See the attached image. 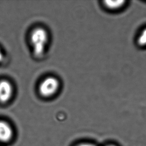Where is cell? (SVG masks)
<instances>
[{"label":"cell","instance_id":"cell-1","mask_svg":"<svg viewBox=\"0 0 146 146\" xmlns=\"http://www.w3.org/2000/svg\"><path fill=\"white\" fill-rule=\"evenodd\" d=\"M33 52L36 57L44 55L48 42V35L45 29L41 27L34 29L30 36Z\"/></svg>","mask_w":146,"mask_h":146},{"label":"cell","instance_id":"cell-2","mask_svg":"<svg viewBox=\"0 0 146 146\" xmlns=\"http://www.w3.org/2000/svg\"><path fill=\"white\" fill-rule=\"evenodd\" d=\"M59 86V81L57 78L53 76H49L41 82L39 91L42 96L48 98L53 96L57 92Z\"/></svg>","mask_w":146,"mask_h":146},{"label":"cell","instance_id":"cell-3","mask_svg":"<svg viewBox=\"0 0 146 146\" xmlns=\"http://www.w3.org/2000/svg\"><path fill=\"white\" fill-rule=\"evenodd\" d=\"M13 94V87L12 83L6 79L0 80V102H8Z\"/></svg>","mask_w":146,"mask_h":146},{"label":"cell","instance_id":"cell-4","mask_svg":"<svg viewBox=\"0 0 146 146\" xmlns=\"http://www.w3.org/2000/svg\"><path fill=\"white\" fill-rule=\"evenodd\" d=\"M13 136V131L7 123L0 121V141L6 142Z\"/></svg>","mask_w":146,"mask_h":146},{"label":"cell","instance_id":"cell-5","mask_svg":"<svg viewBox=\"0 0 146 146\" xmlns=\"http://www.w3.org/2000/svg\"><path fill=\"white\" fill-rule=\"evenodd\" d=\"M104 6L108 9L112 11L118 10L125 5L124 1H106L104 2Z\"/></svg>","mask_w":146,"mask_h":146},{"label":"cell","instance_id":"cell-6","mask_svg":"<svg viewBox=\"0 0 146 146\" xmlns=\"http://www.w3.org/2000/svg\"><path fill=\"white\" fill-rule=\"evenodd\" d=\"M137 43L142 47H146V28L141 32L137 38Z\"/></svg>","mask_w":146,"mask_h":146},{"label":"cell","instance_id":"cell-7","mask_svg":"<svg viewBox=\"0 0 146 146\" xmlns=\"http://www.w3.org/2000/svg\"><path fill=\"white\" fill-rule=\"evenodd\" d=\"M77 146H96L92 144L91 143H82L81 144L78 145Z\"/></svg>","mask_w":146,"mask_h":146},{"label":"cell","instance_id":"cell-8","mask_svg":"<svg viewBox=\"0 0 146 146\" xmlns=\"http://www.w3.org/2000/svg\"><path fill=\"white\" fill-rule=\"evenodd\" d=\"M4 59V54L2 52V50L0 49V62L3 61Z\"/></svg>","mask_w":146,"mask_h":146},{"label":"cell","instance_id":"cell-9","mask_svg":"<svg viewBox=\"0 0 146 146\" xmlns=\"http://www.w3.org/2000/svg\"><path fill=\"white\" fill-rule=\"evenodd\" d=\"M115 146V145H108V146Z\"/></svg>","mask_w":146,"mask_h":146}]
</instances>
